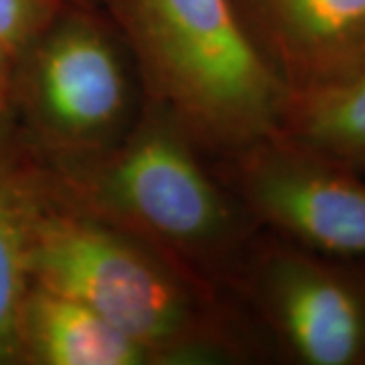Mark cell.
Masks as SVG:
<instances>
[{"label":"cell","instance_id":"1","mask_svg":"<svg viewBox=\"0 0 365 365\" xmlns=\"http://www.w3.org/2000/svg\"><path fill=\"white\" fill-rule=\"evenodd\" d=\"M31 282L83 302L157 365L237 361L252 337L230 294L163 250L76 203L41 158Z\"/></svg>","mask_w":365,"mask_h":365},{"label":"cell","instance_id":"2","mask_svg":"<svg viewBox=\"0 0 365 365\" xmlns=\"http://www.w3.org/2000/svg\"><path fill=\"white\" fill-rule=\"evenodd\" d=\"M205 155L169 110L144 96L130 130L108 148L67 160L41 158L81 207L227 292L260 227Z\"/></svg>","mask_w":365,"mask_h":365},{"label":"cell","instance_id":"3","mask_svg":"<svg viewBox=\"0 0 365 365\" xmlns=\"http://www.w3.org/2000/svg\"><path fill=\"white\" fill-rule=\"evenodd\" d=\"M143 79L209 157L280 130L288 90L248 37L232 0H106Z\"/></svg>","mask_w":365,"mask_h":365},{"label":"cell","instance_id":"4","mask_svg":"<svg viewBox=\"0 0 365 365\" xmlns=\"http://www.w3.org/2000/svg\"><path fill=\"white\" fill-rule=\"evenodd\" d=\"M144 104L134 57L104 11L69 6L13 61L11 116L45 160L104 150Z\"/></svg>","mask_w":365,"mask_h":365},{"label":"cell","instance_id":"5","mask_svg":"<svg viewBox=\"0 0 365 365\" xmlns=\"http://www.w3.org/2000/svg\"><path fill=\"white\" fill-rule=\"evenodd\" d=\"M227 292L300 364H365V282L325 254L258 230Z\"/></svg>","mask_w":365,"mask_h":365},{"label":"cell","instance_id":"6","mask_svg":"<svg viewBox=\"0 0 365 365\" xmlns=\"http://www.w3.org/2000/svg\"><path fill=\"white\" fill-rule=\"evenodd\" d=\"M220 160L222 179L260 230L325 256H365L359 170L282 132Z\"/></svg>","mask_w":365,"mask_h":365},{"label":"cell","instance_id":"7","mask_svg":"<svg viewBox=\"0 0 365 365\" xmlns=\"http://www.w3.org/2000/svg\"><path fill=\"white\" fill-rule=\"evenodd\" d=\"M288 93L347 76L365 47V0H232Z\"/></svg>","mask_w":365,"mask_h":365},{"label":"cell","instance_id":"8","mask_svg":"<svg viewBox=\"0 0 365 365\" xmlns=\"http://www.w3.org/2000/svg\"><path fill=\"white\" fill-rule=\"evenodd\" d=\"M19 365H157L83 302L31 282L19 314Z\"/></svg>","mask_w":365,"mask_h":365},{"label":"cell","instance_id":"9","mask_svg":"<svg viewBox=\"0 0 365 365\" xmlns=\"http://www.w3.org/2000/svg\"><path fill=\"white\" fill-rule=\"evenodd\" d=\"M41 158L0 114V365H19V314L31 287L29 250Z\"/></svg>","mask_w":365,"mask_h":365},{"label":"cell","instance_id":"10","mask_svg":"<svg viewBox=\"0 0 365 365\" xmlns=\"http://www.w3.org/2000/svg\"><path fill=\"white\" fill-rule=\"evenodd\" d=\"M355 170H365V66L288 93L280 130Z\"/></svg>","mask_w":365,"mask_h":365},{"label":"cell","instance_id":"11","mask_svg":"<svg viewBox=\"0 0 365 365\" xmlns=\"http://www.w3.org/2000/svg\"><path fill=\"white\" fill-rule=\"evenodd\" d=\"M66 6L63 0H0V51L14 61Z\"/></svg>","mask_w":365,"mask_h":365},{"label":"cell","instance_id":"12","mask_svg":"<svg viewBox=\"0 0 365 365\" xmlns=\"http://www.w3.org/2000/svg\"><path fill=\"white\" fill-rule=\"evenodd\" d=\"M11 88H13V59L0 51V114H11Z\"/></svg>","mask_w":365,"mask_h":365},{"label":"cell","instance_id":"13","mask_svg":"<svg viewBox=\"0 0 365 365\" xmlns=\"http://www.w3.org/2000/svg\"><path fill=\"white\" fill-rule=\"evenodd\" d=\"M69 6H79V9H93V11H104L106 0H63Z\"/></svg>","mask_w":365,"mask_h":365},{"label":"cell","instance_id":"14","mask_svg":"<svg viewBox=\"0 0 365 365\" xmlns=\"http://www.w3.org/2000/svg\"><path fill=\"white\" fill-rule=\"evenodd\" d=\"M361 66H365V47H364V51H361V57H359V61H357V66L353 67V69H357V67H361ZM349 73H351V71H349Z\"/></svg>","mask_w":365,"mask_h":365}]
</instances>
